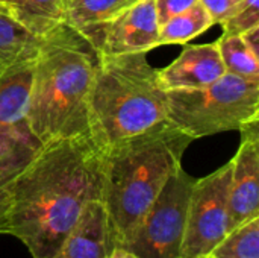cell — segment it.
<instances>
[{
	"label": "cell",
	"instance_id": "cell-1",
	"mask_svg": "<svg viewBox=\"0 0 259 258\" xmlns=\"http://www.w3.org/2000/svg\"><path fill=\"white\" fill-rule=\"evenodd\" d=\"M102 195V154L88 135L42 144L0 189V234L21 240L33 258H52Z\"/></svg>",
	"mask_w": 259,
	"mask_h": 258
},
{
	"label": "cell",
	"instance_id": "cell-2",
	"mask_svg": "<svg viewBox=\"0 0 259 258\" xmlns=\"http://www.w3.org/2000/svg\"><path fill=\"white\" fill-rule=\"evenodd\" d=\"M96 67L94 47L65 23L41 40L26 113V125L41 144L88 135Z\"/></svg>",
	"mask_w": 259,
	"mask_h": 258
},
{
	"label": "cell",
	"instance_id": "cell-3",
	"mask_svg": "<svg viewBox=\"0 0 259 258\" xmlns=\"http://www.w3.org/2000/svg\"><path fill=\"white\" fill-rule=\"evenodd\" d=\"M191 141L167 122L100 152L102 201L118 248L129 243L168 178L182 167Z\"/></svg>",
	"mask_w": 259,
	"mask_h": 258
},
{
	"label": "cell",
	"instance_id": "cell-4",
	"mask_svg": "<svg viewBox=\"0 0 259 258\" xmlns=\"http://www.w3.org/2000/svg\"><path fill=\"white\" fill-rule=\"evenodd\" d=\"M167 90L147 53L97 56L88 137L100 152L167 123Z\"/></svg>",
	"mask_w": 259,
	"mask_h": 258
},
{
	"label": "cell",
	"instance_id": "cell-5",
	"mask_svg": "<svg viewBox=\"0 0 259 258\" xmlns=\"http://www.w3.org/2000/svg\"><path fill=\"white\" fill-rule=\"evenodd\" d=\"M168 123L193 141L259 120V79L225 73L208 87L168 90Z\"/></svg>",
	"mask_w": 259,
	"mask_h": 258
},
{
	"label": "cell",
	"instance_id": "cell-6",
	"mask_svg": "<svg viewBox=\"0 0 259 258\" xmlns=\"http://www.w3.org/2000/svg\"><path fill=\"white\" fill-rule=\"evenodd\" d=\"M194 181L196 178L179 167L123 249L140 258H179Z\"/></svg>",
	"mask_w": 259,
	"mask_h": 258
},
{
	"label": "cell",
	"instance_id": "cell-7",
	"mask_svg": "<svg viewBox=\"0 0 259 258\" xmlns=\"http://www.w3.org/2000/svg\"><path fill=\"white\" fill-rule=\"evenodd\" d=\"M231 161L194 181L179 258H206L229 231Z\"/></svg>",
	"mask_w": 259,
	"mask_h": 258
},
{
	"label": "cell",
	"instance_id": "cell-8",
	"mask_svg": "<svg viewBox=\"0 0 259 258\" xmlns=\"http://www.w3.org/2000/svg\"><path fill=\"white\" fill-rule=\"evenodd\" d=\"M159 20L155 0H132L100 30L97 56L149 53L159 46Z\"/></svg>",
	"mask_w": 259,
	"mask_h": 258
},
{
	"label": "cell",
	"instance_id": "cell-9",
	"mask_svg": "<svg viewBox=\"0 0 259 258\" xmlns=\"http://www.w3.org/2000/svg\"><path fill=\"white\" fill-rule=\"evenodd\" d=\"M240 132L241 143L231 160L229 231L259 216V120L247 123Z\"/></svg>",
	"mask_w": 259,
	"mask_h": 258
},
{
	"label": "cell",
	"instance_id": "cell-10",
	"mask_svg": "<svg viewBox=\"0 0 259 258\" xmlns=\"http://www.w3.org/2000/svg\"><path fill=\"white\" fill-rule=\"evenodd\" d=\"M118 245L102 199L90 201L52 258H112Z\"/></svg>",
	"mask_w": 259,
	"mask_h": 258
},
{
	"label": "cell",
	"instance_id": "cell-11",
	"mask_svg": "<svg viewBox=\"0 0 259 258\" xmlns=\"http://www.w3.org/2000/svg\"><path fill=\"white\" fill-rule=\"evenodd\" d=\"M225 73L215 43L184 44L181 55L171 64L158 70L159 81L167 91L208 87Z\"/></svg>",
	"mask_w": 259,
	"mask_h": 258
},
{
	"label": "cell",
	"instance_id": "cell-12",
	"mask_svg": "<svg viewBox=\"0 0 259 258\" xmlns=\"http://www.w3.org/2000/svg\"><path fill=\"white\" fill-rule=\"evenodd\" d=\"M35 56L24 58L0 73V126L26 123Z\"/></svg>",
	"mask_w": 259,
	"mask_h": 258
},
{
	"label": "cell",
	"instance_id": "cell-13",
	"mask_svg": "<svg viewBox=\"0 0 259 258\" xmlns=\"http://www.w3.org/2000/svg\"><path fill=\"white\" fill-rule=\"evenodd\" d=\"M65 0H3L5 12L36 38L65 23Z\"/></svg>",
	"mask_w": 259,
	"mask_h": 258
},
{
	"label": "cell",
	"instance_id": "cell-14",
	"mask_svg": "<svg viewBox=\"0 0 259 258\" xmlns=\"http://www.w3.org/2000/svg\"><path fill=\"white\" fill-rule=\"evenodd\" d=\"M132 0H68L65 24L83 36L93 47L103 26Z\"/></svg>",
	"mask_w": 259,
	"mask_h": 258
},
{
	"label": "cell",
	"instance_id": "cell-15",
	"mask_svg": "<svg viewBox=\"0 0 259 258\" xmlns=\"http://www.w3.org/2000/svg\"><path fill=\"white\" fill-rule=\"evenodd\" d=\"M39 44L41 38L33 36L8 14L0 12V73L21 59L36 55Z\"/></svg>",
	"mask_w": 259,
	"mask_h": 258
},
{
	"label": "cell",
	"instance_id": "cell-16",
	"mask_svg": "<svg viewBox=\"0 0 259 258\" xmlns=\"http://www.w3.org/2000/svg\"><path fill=\"white\" fill-rule=\"evenodd\" d=\"M214 24L209 14L200 3L194 5L185 12H181L159 26V46L187 44L193 38L202 35Z\"/></svg>",
	"mask_w": 259,
	"mask_h": 258
},
{
	"label": "cell",
	"instance_id": "cell-17",
	"mask_svg": "<svg viewBox=\"0 0 259 258\" xmlns=\"http://www.w3.org/2000/svg\"><path fill=\"white\" fill-rule=\"evenodd\" d=\"M215 44L226 73L259 79V56L252 52L241 35H222Z\"/></svg>",
	"mask_w": 259,
	"mask_h": 258
},
{
	"label": "cell",
	"instance_id": "cell-18",
	"mask_svg": "<svg viewBox=\"0 0 259 258\" xmlns=\"http://www.w3.org/2000/svg\"><path fill=\"white\" fill-rule=\"evenodd\" d=\"M208 257L259 258V216L232 228Z\"/></svg>",
	"mask_w": 259,
	"mask_h": 258
},
{
	"label": "cell",
	"instance_id": "cell-19",
	"mask_svg": "<svg viewBox=\"0 0 259 258\" xmlns=\"http://www.w3.org/2000/svg\"><path fill=\"white\" fill-rule=\"evenodd\" d=\"M220 26L223 30L222 35H243L259 26V0H238Z\"/></svg>",
	"mask_w": 259,
	"mask_h": 258
},
{
	"label": "cell",
	"instance_id": "cell-20",
	"mask_svg": "<svg viewBox=\"0 0 259 258\" xmlns=\"http://www.w3.org/2000/svg\"><path fill=\"white\" fill-rule=\"evenodd\" d=\"M35 138L26 123L12 125V126H0V161L18 144Z\"/></svg>",
	"mask_w": 259,
	"mask_h": 258
},
{
	"label": "cell",
	"instance_id": "cell-21",
	"mask_svg": "<svg viewBox=\"0 0 259 258\" xmlns=\"http://www.w3.org/2000/svg\"><path fill=\"white\" fill-rule=\"evenodd\" d=\"M199 0H155V8L158 14L159 24L170 20L171 17L188 11L194 5H197Z\"/></svg>",
	"mask_w": 259,
	"mask_h": 258
},
{
	"label": "cell",
	"instance_id": "cell-22",
	"mask_svg": "<svg viewBox=\"0 0 259 258\" xmlns=\"http://www.w3.org/2000/svg\"><path fill=\"white\" fill-rule=\"evenodd\" d=\"M238 0H199L203 9L209 14L214 24H220L235 8Z\"/></svg>",
	"mask_w": 259,
	"mask_h": 258
},
{
	"label": "cell",
	"instance_id": "cell-23",
	"mask_svg": "<svg viewBox=\"0 0 259 258\" xmlns=\"http://www.w3.org/2000/svg\"><path fill=\"white\" fill-rule=\"evenodd\" d=\"M241 36L246 41V44L252 49V52L259 56V26L252 27L250 30L244 32Z\"/></svg>",
	"mask_w": 259,
	"mask_h": 258
},
{
	"label": "cell",
	"instance_id": "cell-24",
	"mask_svg": "<svg viewBox=\"0 0 259 258\" xmlns=\"http://www.w3.org/2000/svg\"><path fill=\"white\" fill-rule=\"evenodd\" d=\"M112 258H140V257H137L135 254H132V252H131V251H127V249L117 248V251L114 252Z\"/></svg>",
	"mask_w": 259,
	"mask_h": 258
},
{
	"label": "cell",
	"instance_id": "cell-25",
	"mask_svg": "<svg viewBox=\"0 0 259 258\" xmlns=\"http://www.w3.org/2000/svg\"><path fill=\"white\" fill-rule=\"evenodd\" d=\"M0 12H5V8H3V5H2V3H0ZM5 14H6V12H5Z\"/></svg>",
	"mask_w": 259,
	"mask_h": 258
},
{
	"label": "cell",
	"instance_id": "cell-26",
	"mask_svg": "<svg viewBox=\"0 0 259 258\" xmlns=\"http://www.w3.org/2000/svg\"><path fill=\"white\" fill-rule=\"evenodd\" d=\"M0 3H2V5H3V0H0Z\"/></svg>",
	"mask_w": 259,
	"mask_h": 258
},
{
	"label": "cell",
	"instance_id": "cell-27",
	"mask_svg": "<svg viewBox=\"0 0 259 258\" xmlns=\"http://www.w3.org/2000/svg\"><path fill=\"white\" fill-rule=\"evenodd\" d=\"M65 2H68V0H65Z\"/></svg>",
	"mask_w": 259,
	"mask_h": 258
},
{
	"label": "cell",
	"instance_id": "cell-28",
	"mask_svg": "<svg viewBox=\"0 0 259 258\" xmlns=\"http://www.w3.org/2000/svg\"><path fill=\"white\" fill-rule=\"evenodd\" d=\"M206 258H211V257H206Z\"/></svg>",
	"mask_w": 259,
	"mask_h": 258
}]
</instances>
